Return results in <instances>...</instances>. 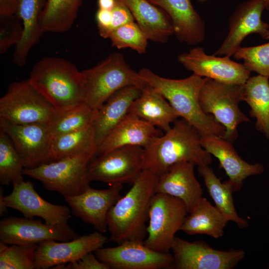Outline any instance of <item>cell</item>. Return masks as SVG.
I'll list each match as a JSON object with an SVG mask.
<instances>
[{
	"instance_id": "7c38bea8",
	"label": "cell",
	"mask_w": 269,
	"mask_h": 269,
	"mask_svg": "<svg viewBox=\"0 0 269 269\" xmlns=\"http://www.w3.org/2000/svg\"><path fill=\"white\" fill-rule=\"evenodd\" d=\"M171 250L177 269H232L245 256L243 249L218 250L202 241L192 242L177 237Z\"/></svg>"
},
{
	"instance_id": "ee69618b",
	"label": "cell",
	"mask_w": 269,
	"mask_h": 269,
	"mask_svg": "<svg viewBox=\"0 0 269 269\" xmlns=\"http://www.w3.org/2000/svg\"><path fill=\"white\" fill-rule=\"evenodd\" d=\"M264 5L265 9L269 11V0H262Z\"/></svg>"
},
{
	"instance_id": "d4e9b609",
	"label": "cell",
	"mask_w": 269,
	"mask_h": 269,
	"mask_svg": "<svg viewBox=\"0 0 269 269\" xmlns=\"http://www.w3.org/2000/svg\"><path fill=\"white\" fill-rule=\"evenodd\" d=\"M128 114L134 115L165 132L179 116L167 100L151 86L146 84L132 103Z\"/></svg>"
},
{
	"instance_id": "7402d4cb",
	"label": "cell",
	"mask_w": 269,
	"mask_h": 269,
	"mask_svg": "<svg viewBox=\"0 0 269 269\" xmlns=\"http://www.w3.org/2000/svg\"><path fill=\"white\" fill-rule=\"evenodd\" d=\"M169 17L173 34L181 42L195 45L205 36V23L190 0H148Z\"/></svg>"
},
{
	"instance_id": "cb8c5ba5",
	"label": "cell",
	"mask_w": 269,
	"mask_h": 269,
	"mask_svg": "<svg viewBox=\"0 0 269 269\" xmlns=\"http://www.w3.org/2000/svg\"><path fill=\"white\" fill-rule=\"evenodd\" d=\"M141 91V88L135 86L125 87L112 95L97 110L92 126L97 146L125 118Z\"/></svg>"
},
{
	"instance_id": "44dd1931",
	"label": "cell",
	"mask_w": 269,
	"mask_h": 269,
	"mask_svg": "<svg viewBox=\"0 0 269 269\" xmlns=\"http://www.w3.org/2000/svg\"><path fill=\"white\" fill-rule=\"evenodd\" d=\"M195 164L182 161L170 166L158 176L156 193L169 195L182 200L190 213L203 197V189L194 173Z\"/></svg>"
},
{
	"instance_id": "5b68a950",
	"label": "cell",
	"mask_w": 269,
	"mask_h": 269,
	"mask_svg": "<svg viewBox=\"0 0 269 269\" xmlns=\"http://www.w3.org/2000/svg\"><path fill=\"white\" fill-rule=\"evenodd\" d=\"M82 71L85 103L94 110L100 109L112 95L125 87L135 86L142 89L146 84L119 53H112L94 67Z\"/></svg>"
},
{
	"instance_id": "277c9868",
	"label": "cell",
	"mask_w": 269,
	"mask_h": 269,
	"mask_svg": "<svg viewBox=\"0 0 269 269\" xmlns=\"http://www.w3.org/2000/svg\"><path fill=\"white\" fill-rule=\"evenodd\" d=\"M28 80L56 110L85 102V84L82 71L65 59L42 58L32 67Z\"/></svg>"
},
{
	"instance_id": "ab89813d",
	"label": "cell",
	"mask_w": 269,
	"mask_h": 269,
	"mask_svg": "<svg viewBox=\"0 0 269 269\" xmlns=\"http://www.w3.org/2000/svg\"><path fill=\"white\" fill-rule=\"evenodd\" d=\"M53 269H110V268L107 264L100 261L93 252H90L74 262L58 265Z\"/></svg>"
},
{
	"instance_id": "f1b7e54d",
	"label": "cell",
	"mask_w": 269,
	"mask_h": 269,
	"mask_svg": "<svg viewBox=\"0 0 269 269\" xmlns=\"http://www.w3.org/2000/svg\"><path fill=\"white\" fill-rule=\"evenodd\" d=\"M244 101L250 116L256 119L255 128L269 139V78L258 75L244 84Z\"/></svg>"
},
{
	"instance_id": "4316f807",
	"label": "cell",
	"mask_w": 269,
	"mask_h": 269,
	"mask_svg": "<svg viewBox=\"0 0 269 269\" xmlns=\"http://www.w3.org/2000/svg\"><path fill=\"white\" fill-rule=\"evenodd\" d=\"M148 40L167 42L173 34L171 20L162 9L148 0H122Z\"/></svg>"
},
{
	"instance_id": "836d02e7",
	"label": "cell",
	"mask_w": 269,
	"mask_h": 269,
	"mask_svg": "<svg viewBox=\"0 0 269 269\" xmlns=\"http://www.w3.org/2000/svg\"><path fill=\"white\" fill-rule=\"evenodd\" d=\"M22 160L8 136L0 130V182L7 185L23 178Z\"/></svg>"
},
{
	"instance_id": "6da1fadb",
	"label": "cell",
	"mask_w": 269,
	"mask_h": 269,
	"mask_svg": "<svg viewBox=\"0 0 269 269\" xmlns=\"http://www.w3.org/2000/svg\"><path fill=\"white\" fill-rule=\"evenodd\" d=\"M138 73L146 84L167 100L179 117L193 126L202 136L224 138L225 128L212 115L204 113L200 104L199 95L205 78L193 74L184 79H168L147 68L141 69Z\"/></svg>"
},
{
	"instance_id": "e0dca14e",
	"label": "cell",
	"mask_w": 269,
	"mask_h": 269,
	"mask_svg": "<svg viewBox=\"0 0 269 269\" xmlns=\"http://www.w3.org/2000/svg\"><path fill=\"white\" fill-rule=\"evenodd\" d=\"M107 240L102 233L97 231L70 241L42 242L36 249L35 268L47 269L74 262L86 254L103 247Z\"/></svg>"
},
{
	"instance_id": "8992f818",
	"label": "cell",
	"mask_w": 269,
	"mask_h": 269,
	"mask_svg": "<svg viewBox=\"0 0 269 269\" xmlns=\"http://www.w3.org/2000/svg\"><path fill=\"white\" fill-rule=\"evenodd\" d=\"M95 155L81 153L32 168H25L23 174L39 181L47 190L64 197L80 194L90 187L88 167Z\"/></svg>"
},
{
	"instance_id": "d6a6232c",
	"label": "cell",
	"mask_w": 269,
	"mask_h": 269,
	"mask_svg": "<svg viewBox=\"0 0 269 269\" xmlns=\"http://www.w3.org/2000/svg\"><path fill=\"white\" fill-rule=\"evenodd\" d=\"M97 110L85 102L65 109H55L48 123L53 137L90 126Z\"/></svg>"
},
{
	"instance_id": "7a4b0ae2",
	"label": "cell",
	"mask_w": 269,
	"mask_h": 269,
	"mask_svg": "<svg viewBox=\"0 0 269 269\" xmlns=\"http://www.w3.org/2000/svg\"><path fill=\"white\" fill-rule=\"evenodd\" d=\"M158 176L143 169L129 191L110 210L107 217L110 241H144L151 199L156 193Z\"/></svg>"
},
{
	"instance_id": "4dcf8cb0",
	"label": "cell",
	"mask_w": 269,
	"mask_h": 269,
	"mask_svg": "<svg viewBox=\"0 0 269 269\" xmlns=\"http://www.w3.org/2000/svg\"><path fill=\"white\" fill-rule=\"evenodd\" d=\"M83 0H46L39 21L43 33L69 30L76 19Z\"/></svg>"
},
{
	"instance_id": "4fadbf2b",
	"label": "cell",
	"mask_w": 269,
	"mask_h": 269,
	"mask_svg": "<svg viewBox=\"0 0 269 269\" xmlns=\"http://www.w3.org/2000/svg\"><path fill=\"white\" fill-rule=\"evenodd\" d=\"M0 130L10 139L25 168L34 167L52 159L53 136L48 123L18 124L0 118Z\"/></svg>"
},
{
	"instance_id": "f35d334b",
	"label": "cell",
	"mask_w": 269,
	"mask_h": 269,
	"mask_svg": "<svg viewBox=\"0 0 269 269\" xmlns=\"http://www.w3.org/2000/svg\"><path fill=\"white\" fill-rule=\"evenodd\" d=\"M112 11V21L109 30V36L111 32L118 27L129 22L134 21V18L127 6L122 0H115Z\"/></svg>"
},
{
	"instance_id": "74e56055",
	"label": "cell",
	"mask_w": 269,
	"mask_h": 269,
	"mask_svg": "<svg viewBox=\"0 0 269 269\" xmlns=\"http://www.w3.org/2000/svg\"><path fill=\"white\" fill-rule=\"evenodd\" d=\"M0 53L6 52L13 45L20 41L23 26L16 16L0 17Z\"/></svg>"
},
{
	"instance_id": "ac0fdd59",
	"label": "cell",
	"mask_w": 269,
	"mask_h": 269,
	"mask_svg": "<svg viewBox=\"0 0 269 269\" xmlns=\"http://www.w3.org/2000/svg\"><path fill=\"white\" fill-rule=\"evenodd\" d=\"M265 9L262 0H249L240 3L230 18L228 35L214 55H234L246 37L253 33L267 39L269 25L262 19Z\"/></svg>"
},
{
	"instance_id": "b9f144b4",
	"label": "cell",
	"mask_w": 269,
	"mask_h": 269,
	"mask_svg": "<svg viewBox=\"0 0 269 269\" xmlns=\"http://www.w3.org/2000/svg\"><path fill=\"white\" fill-rule=\"evenodd\" d=\"M19 0H0V17L16 15Z\"/></svg>"
},
{
	"instance_id": "f546056e",
	"label": "cell",
	"mask_w": 269,
	"mask_h": 269,
	"mask_svg": "<svg viewBox=\"0 0 269 269\" xmlns=\"http://www.w3.org/2000/svg\"><path fill=\"white\" fill-rule=\"evenodd\" d=\"M198 167V173L203 178L215 207L229 221L234 222L240 228L247 227L249 226L248 222L240 217L235 209L233 198L234 191L231 182L228 180L222 182L209 165Z\"/></svg>"
},
{
	"instance_id": "5bb4252c",
	"label": "cell",
	"mask_w": 269,
	"mask_h": 269,
	"mask_svg": "<svg viewBox=\"0 0 269 269\" xmlns=\"http://www.w3.org/2000/svg\"><path fill=\"white\" fill-rule=\"evenodd\" d=\"M97 258L113 269H167L174 268L172 254L155 251L143 241L128 240L117 246L102 247Z\"/></svg>"
},
{
	"instance_id": "30bf717a",
	"label": "cell",
	"mask_w": 269,
	"mask_h": 269,
	"mask_svg": "<svg viewBox=\"0 0 269 269\" xmlns=\"http://www.w3.org/2000/svg\"><path fill=\"white\" fill-rule=\"evenodd\" d=\"M10 194L3 196L0 190V215L7 211V208L21 212L25 218L38 217L50 226L67 225L71 218V209L65 206L55 205L42 198L35 190L33 184L23 179L13 182Z\"/></svg>"
},
{
	"instance_id": "484cf974",
	"label": "cell",
	"mask_w": 269,
	"mask_h": 269,
	"mask_svg": "<svg viewBox=\"0 0 269 269\" xmlns=\"http://www.w3.org/2000/svg\"><path fill=\"white\" fill-rule=\"evenodd\" d=\"M46 0H19L15 16L21 21L23 34L15 45L13 62L19 67L24 66L32 48L39 41L43 32L40 24V16Z\"/></svg>"
},
{
	"instance_id": "60d3db41",
	"label": "cell",
	"mask_w": 269,
	"mask_h": 269,
	"mask_svg": "<svg viewBox=\"0 0 269 269\" xmlns=\"http://www.w3.org/2000/svg\"><path fill=\"white\" fill-rule=\"evenodd\" d=\"M96 19L100 35L103 38H108L109 30L112 21L111 10L98 8Z\"/></svg>"
},
{
	"instance_id": "9c48e42d",
	"label": "cell",
	"mask_w": 269,
	"mask_h": 269,
	"mask_svg": "<svg viewBox=\"0 0 269 269\" xmlns=\"http://www.w3.org/2000/svg\"><path fill=\"white\" fill-rule=\"evenodd\" d=\"M55 110L28 79L11 83L0 99V118L15 124L48 123Z\"/></svg>"
},
{
	"instance_id": "e575fe53",
	"label": "cell",
	"mask_w": 269,
	"mask_h": 269,
	"mask_svg": "<svg viewBox=\"0 0 269 269\" xmlns=\"http://www.w3.org/2000/svg\"><path fill=\"white\" fill-rule=\"evenodd\" d=\"M38 245H19L0 242V269H33Z\"/></svg>"
},
{
	"instance_id": "d590c367",
	"label": "cell",
	"mask_w": 269,
	"mask_h": 269,
	"mask_svg": "<svg viewBox=\"0 0 269 269\" xmlns=\"http://www.w3.org/2000/svg\"><path fill=\"white\" fill-rule=\"evenodd\" d=\"M112 45L118 49L130 48L139 54L146 52L148 39L134 21L113 30L109 38Z\"/></svg>"
},
{
	"instance_id": "ffe728a7",
	"label": "cell",
	"mask_w": 269,
	"mask_h": 269,
	"mask_svg": "<svg viewBox=\"0 0 269 269\" xmlns=\"http://www.w3.org/2000/svg\"><path fill=\"white\" fill-rule=\"evenodd\" d=\"M203 147L219 160L229 177L234 192L239 191L244 180L249 176L262 174L265 167L262 163L251 164L243 160L238 154L232 142L217 136H204L201 138Z\"/></svg>"
},
{
	"instance_id": "d6986e66",
	"label": "cell",
	"mask_w": 269,
	"mask_h": 269,
	"mask_svg": "<svg viewBox=\"0 0 269 269\" xmlns=\"http://www.w3.org/2000/svg\"><path fill=\"white\" fill-rule=\"evenodd\" d=\"M123 188L121 184L112 185L105 189L90 187L80 194L64 198L74 216L92 225L97 231L104 233L108 230V213L122 197Z\"/></svg>"
},
{
	"instance_id": "2e32d148",
	"label": "cell",
	"mask_w": 269,
	"mask_h": 269,
	"mask_svg": "<svg viewBox=\"0 0 269 269\" xmlns=\"http://www.w3.org/2000/svg\"><path fill=\"white\" fill-rule=\"evenodd\" d=\"M178 60L193 74L222 83L244 85L251 75L244 64L233 61L230 56L209 55L200 47L180 54Z\"/></svg>"
},
{
	"instance_id": "7bdbcfd3",
	"label": "cell",
	"mask_w": 269,
	"mask_h": 269,
	"mask_svg": "<svg viewBox=\"0 0 269 269\" xmlns=\"http://www.w3.org/2000/svg\"><path fill=\"white\" fill-rule=\"evenodd\" d=\"M115 0H98L99 8L112 10L114 6Z\"/></svg>"
},
{
	"instance_id": "9a60e30c",
	"label": "cell",
	"mask_w": 269,
	"mask_h": 269,
	"mask_svg": "<svg viewBox=\"0 0 269 269\" xmlns=\"http://www.w3.org/2000/svg\"><path fill=\"white\" fill-rule=\"evenodd\" d=\"M79 236L68 225L50 226L40 220L14 217L0 222V241L7 245H39L47 241H70Z\"/></svg>"
},
{
	"instance_id": "52a82bcc",
	"label": "cell",
	"mask_w": 269,
	"mask_h": 269,
	"mask_svg": "<svg viewBox=\"0 0 269 269\" xmlns=\"http://www.w3.org/2000/svg\"><path fill=\"white\" fill-rule=\"evenodd\" d=\"M244 101V85L227 84L205 78L199 102L204 113L212 115L225 129L224 138L233 142L238 127L250 120L240 109Z\"/></svg>"
},
{
	"instance_id": "603a6c76",
	"label": "cell",
	"mask_w": 269,
	"mask_h": 269,
	"mask_svg": "<svg viewBox=\"0 0 269 269\" xmlns=\"http://www.w3.org/2000/svg\"><path fill=\"white\" fill-rule=\"evenodd\" d=\"M162 134L156 127L128 114L98 146L95 155L127 145L144 148Z\"/></svg>"
},
{
	"instance_id": "8d00e7d4",
	"label": "cell",
	"mask_w": 269,
	"mask_h": 269,
	"mask_svg": "<svg viewBox=\"0 0 269 269\" xmlns=\"http://www.w3.org/2000/svg\"><path fill=\"white\" fill-rule=\"evenodd\" d=\"M242 59L250 72L269 78V42L251 47H241L234 54Z\"/></svg>"
},
{
	"instance_id": "ba28073f",
	"label": "cell",
	"mask_w": 269,
	"mask_h": 269,
	"mask_svg": "<svg viewBox=\"0 0 269 269\" xmlns=\"http://www.w3.org/2000/svg\"><path fill=\"white\" fill-rule=\"evenodd\" d=\"M187 213L186 206L180 199L155 193L150 205L144 245L156 252L169 253Z\"/></svg>"
},
{
	"instance_id": "f6af8a7d",
	"label": "cell",
	"mask_w": 269,
	"mask_h": 269,
	"mask_svg": "<svg viewBox=\"0 0 269 269\" xmlns=\"http://www.w3.org/2000/svg\"><path fill=\"white\" fill-rule=\"evenodd\" d=\"M267 39H269V32H268V35H267Z\"/></svg>"
},
{
	"instance_id": "1f68e13d",
	"label": "cell",
	"mask_w": 269,
	"mask_h": 269,
	"mask_svg": "<svg viewBox=\"0 0 269 269\" xmlns=\"http://www.w3.org/2000/svg\"><path fill=\"white\" fill-rule=\"evenodd\" d=\"M97 144L92 124L81 130L53 137L51 159L57 160L81 153L96 154Z\"/></svg>"
},
{
	"instance_id": "8fae6325",
	"label": "cell",
	"mask_w": 269,
	"mask_h": 269,
	"mask_svg": "<svg viewBox=\"0 0 269 269\" xmlns=\"http://www.w3.org/2000/svg\"><path fill=\"white\" fill-rule=\"evenodd\" d=\"M143 148L127 145L93 157L88 167L91 181L110 184L133 183L143 170Z\"/></svg>"
},
{
	"instance_id": "83f0119b",
	"label": "cell",
	"mask_w": 269,
	"mask_h": 269,
	"mask_svg": "<svg viewBox=\"0 0 269 269\" xmlns=\"http://www.w3.org/2000/svg\"><path fill=\"white\" fill-rule=\"evenodd\" d=\"M187 215L181 231L189 235L204 234L214 239L222 237L229 221L204 197Z\"/></svg>"
},
{
	"instance_id": "3957f363",
	"label": "cell",
	"mask_w": 269,
	"mask_h": 269,
	"mask_svg": "<svg viewBox=\"0 0 269 269\" xmlns=\"http://www.w3.org/2000/svg\"><path fill=\"white\" fill-rule=\"evenodd\" d=\"M173 124L164 134L143 148V170L159 176L180 162H192L198 166L211 164V155L203 147L198 131L183 119Z\"/></svg>"
}]
</instances>
